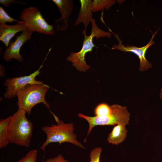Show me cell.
I'll return each instance as SVG.
<instances>
[{
	"label": "cell",
	"mask_w": 162,
	"mask_h": 162,
	"mask_svg": "<svg viewBox=\"0 0 162 162\" xmlns=\"http://www.w3.org/2000/svg\"><path fill=\"white\" fill-rule=\"evenodd\" d=\"M57 124H51V126H44L42 130L46 134V138L40 149L45 151L46 147L49 144L58 142L60 145L63 142L71 143L82 149L85 147L77 140V136L74 133V128L72 123H65L59 120L53 113H51Z\"/></svg>",
	"instance_id": "6da1fadb"
},
{
	"label": "cell",
	"mask_w": 162,
	"mask_h": 162,
	"mask_svg": "<svg viewBox=\"0 0 162 162\" xmlns=\"http://www.w3.org/2000/svg\"><path fill=\"white\" fill-rule=\"evenodd\" d=\"M24 110L18 109L11 116L8 130L10 143L26 147L30 144L32 134L33 125L26 116Z\"/></svg>",
	"instance_id": "7a4b0ae2"
},
{
	"label": "cell",
	"mask_w": 162,
	"mask_h": 162,
	"mask_svg": "<svg viewBox=\"0 0 162 162\" xmlns=\"http://www.w3.org/2000/svg\"><path fill=\"white\" fill-rule=\"evenodd\" d=\"M91 22L92 30L91 34L89 36L87 35L86 30L82 31L84 40L81 50L77 52H71L66 58L67 60L72 63L73 65L75 67L77 70L85 72L90 68L85 60V56L86 53L91 52L93 48L95 47L93 42L94 38L95 37L96 40L106 37L110 38L113 34L100 29L97 26L94 18H92Z\"/></svg>",
	"instance_id": "3957f363"
},
{
	"label": "cell",
	"mask_w": 162,
	"mask_h": 162,
	"mask_svg": "<svg viewBox=\"0 0 162 162\" xmlns=\"http://www.w3.org/2000/svg\"><path fill=\"white\" fill-rule=\"evenodd\" d=\"M49 88L48 86L44 84L26 85L17 94L18 100L16 104L18 109L24 110L29 115L34 106L42 103L50 110V105L45 99L46 94Z\"/></svg>",
	"instance_id": "277c9868"
},
{
	"label": "cell",
	"mask_w": 162,
	"mask_h": 162,
	"mask_svg": "<svg viewBox=\"0 0 162 162\" xmlns=\"http://www.w3.org/2000/svg\"><path fill=\"white\" fill-rule=\"evenodd\" d=\"M111 106L112 112L107 116H90L80 113L79 117L83 118L87 121L89 124L87 136L85 139L86 142L88 136L93 128L98 125H114L122 124L125 125L129 124L130 114L125 106L114 104Z\"/></svg>",
	"instance_id": "5b68a950"
},
{
	"label": "cell",
	"mask_w": 162,
	"mask_h": 162,
	"mask_svg": "<svg viewBox=\"0 0 162 162\" xmlns=\"http://www.w3.org/2000/svg\"><path fill=\"white\" fill-rule=\"evenodd\" d=\"M27 29L45 35H52L55 31L52 25H50L43 17L38 9L35 7L24 8L19 16Z\"/></svg>",
	"instance_id": "8992f818"
},
{
	"label": "cell",
	"mask_w": 162,
	"mask_h": 162,
	"mask_svg": "<svg viewBox=\"0 0 162 162\" xmlns=\"http://www.w3.org/2000/svg\"><path fill=\"white\" fill-rule=\"evenodd\" d=\"M49 52H48L44 61L37 70L28 76L5 79L4 82V85L7 87L6 91L4 93V96L5 98L10 100L16 96L18 92L27 85L44 84L43 82L36 80L35 78L41 72L40 70L43 67V64Z\"/></svg>",
	"instance_id": "52a82bcc"
},
{
	"label": "cell",
	"mask_w": 162,
	"mask_h": 162,
	"mask_svg": "<svg viewBox=\"0 0 162 162\" xmlns=\"http://www.w3.org/2000/svg\"><path fill=\"white\" fill-rule=\"evenodd\" d=\"M114 34L118 42V44H114L111 48L112 50H117L124 52H132L136 55L138 57L140 61L139 70L143 71L148 70L152 68V64L146 58V53L148 48L155 43L153 38L158 30L153 34L148 43L145 46L141 47H137L134 46H130L128 45L125 46L117 34H116L109 29Z\"/></svg>",
	"instance_id": "ba28073f"
},
{
	"label": "cell",
	"mask_w": 162,
	"mask_h": 162,
	"mask_svg": "<svg viewBox=\"0 0 162 162\" xmlns=\"http://www.w3.org/2000/svg\"><path fill=\"white\" fill-rule=\"evenodd\" d=\"M33 32L27 29L17 36L14 41L10 42L3 53L2 59L8 62L15 59L20 62H23V58L20 53V50L24 44L30 39Z\"/></svg>",
	"instance_id": "9c48e42d"
},
{
	"label": "cell",
	"mask_w": 162,
	"mask_h": 162,
	"mask_svg": "<svg viewBox=\"0 0 162 162\" xmlns=\"http://www.w3.org/2000/svg\"><path fill=\"white\" fill-rule=\"evenodd\" d=\"M57 6L62 15V17L56 20V29L57 31L67 30L68 28V21L72 14L73 8L72 0H52Z\"/></svg>",
	"instance_id": "30bf717a"
},
{
	"label": "cell",
	"mask_w": 162,
	"mask_h": 162,
	"mask_svg": "<svg viewBox=\"0 0 162 162\" xmlns=\"http://www.w3.org/2000/svg\"><path fill=\"white\" fill-rule=\"evenodd\" d=\"M27 29L24 22H17L16 24L12 25L5 23H0V40L3 42L7 48L10 40L16 33Z\"/></svg>",
	"instance_id": "8fae6325"
},
{
	"label": "cell",
	"mask_w": 162,
	"mask_h": 162,
	"mask_svg": "<svg viewBox=\"0 0 162 162\" xmlns=\"http://www.w3.org/2000/svg\"><path fill=\"white\" fill-rule=\"evenodd\" d=\"M81 7L78 17L74 24L77 26L82 23L86 30L90 22H91L92 13V0H80Z\"/></svg>",
	"instance_id": "7c38bea8"
},
{
	"label": "cell",
	"mask_w": 162,
	"mask_h": 162,
	"mask_svg": "<svg viewBox=\"0 0 162 162\" xmlns=\"http://www.w3.org/2000/svg\"><path fill=\"white\" fill-rule=\"evenodd\" d=\"M125 125L118 124L115 126L107 138L108 142L118 145L122 142L127 137L128 130Z\"/></svg>",
	"instance_id": "4fadbf2b"
},
{
	"label": "cell",
	"mask_w": 162,
	"mask_h": 162,
	"mask_svg": "<svg viewBox=\"0 0 162 162\" xmlns=\"http://www.w3.org/2000/svg\"><path fill=\"white\" fill-rule=\"evenodd\" d=\"M11 116L0 121V148L6 147L10 143L8 139V126Z\"/></svg>",
	"instance_id": "5bb4252c"
},
{
	"label": "cell",
	"mask_w": 162,
	"mask_h": 162,
	"mask_svg": "<svg viewBox=\"0 0 162 162\" xmlns=\"http://www.w3.org/2000/svg\"><path fill=\"white\" fill-rule=\"evenodd\" d=\"M114 0H93L92 1V12L109 10L115 4Z\"/></svg>",
	"instance_id": "9a60e30c"
},
{
	"label": "cell",
	"mask_w": 162,
	"mask_h": 162,
	"mask_svg": "<svg viewBox=\"0 0 162 162\" xmlns=\"http://www.w3.org/2000/svg\"><path fill=\"white\" fill-rule=\"evenodd\" d=\"M112 112L111 106L105 103L98 104L94 110V114L97 116H104L110 114Z\"/></svg>",
	"instance_id": "2e32d148"
},
{
	"label": "cell",
	"mask_w": 162,
	"mask_h": 162,
	"mask_svg": "<svg viewBox=\"0 0 162 162\" xmlns=\"http://www.w3.org/2000/svg\"><path fill=\"white\" fill-rule=\"evenodd\" d=\"M23 22L16 20L11 17L3 9L0 7V23H6L9 22L11 23L13 22Z\"/></svg>",
	"instance_id": "e0dca14e"
},
{
	"label": "cell",
	"mask_w": 162,
	"mask_h": 162,
	"mask_svg": "<svg viewBox=\"0 0 162 162\" xmlns=\"http://www.w3.org/2000/svg\"><path fill=\"white\" fill-rule=\"evenodd\" d=\"M37 154L36 149L32 150L17 162H36Z\"/></svg>",
	"instance_id": "ac0fdd59"
},
{
	"label": "cell",
	"mask_w": 162,
	"mask_h": 162,
	"mask_svg": "<svg viewBox=\"0 0 162 162\" xmlns=\"http://www.w3.org/2000/svg\"><path fill=\"white\" fill-rule=\"evenodd\" d=\"M102 150V148L100 147H96L92 149L89 155L90 162H100Z\"/></svg>",
	"instance_id": "d6986e66"
},
{
	"label": "cell",
	"mask_w": 162,
	"mask_h": 162,
	"mask_svg": "<svg viewBox=\"0 0 162 162\" xmlns=\"http://www.w3.org/2000/svg\"><path fill=\"white\" fill-rule=\"evenodd\" d=\"M43 162H70L68 160L65 159L63 156L61 154L57 156L49 158L44 160Z\"/></svg>",
	"instance_id": "ffe728a7"
},
{
	"label": "cell",
	"mask_w": 162,
	"mask_h": 162,
	"mask_svg": "<svg viewBox=\"0 0 162 162\" xmlns=\"http://www.w3.org/2000/svg\"><path fill=\"white\" fill-rule=\"evenodd\" d=\"M18 3L22 4L27 5L28 3L23 2H20L15 0H0V4L3 5L5 8L9 7L10 4L12 3Z\"/></svg>",
	"instance_id": "44dd1931"
},
{
	"label": "cell",
	"mask_w": 162,
	"mask_h": 162,
	"mask_svg": "<svg viewBox=\"0 0 162 162\" xmlns=\"http://www.w3.org/2000/svg\"><path fill=\"white\" fill-rule=\"evenodd\" d=\"M0 76H3L4 75V70L3 66L2 64L0 65Z\"/></svg>",
	"instance_id": "7402d4cb"
},
{
	"label": "cell",
	"mask_w": 162,
	"mask_h": 162,
	"mask_svg": "<svg viewBox=\"0 0 162 162\" xmlns=\"http://www.w3.org/2000/svg\"><path fill=\"white\" fill-rule=\"evenodd\" d=\"M160 97L161 99H162V88L160 89Z\"/></svg>",
	"instance_id": "603a6c76"
},
{
	"label": "cell",
	"mask_w": 162,
	"mask_h": 162,
	"mask_svg": "<svg viewBox=\"0 0 162 162\" xmlns=\"http://www.w3.org/2000/svg\"><path fill=\"white\" fill-rule=\"evenodd\" d=\"M162 162V161H161V162Z\"/></svg>",
	"instance_id": "cb8c5ba5"
}]
</instances>
